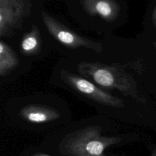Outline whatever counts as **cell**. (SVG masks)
Wrapping results in <instances>:
<instances>
[{
	"label": "cell",
	"instance_id": "30bf717a",
	"mask_svg": "<svg viewBox=\"0 0 156 156\" xmlns=\"http://www.w3.org/2000/svg\"><path fill=\"white\" fill-rule=\"evenodd\" d=\"M18 0H0V13L14 5Z\"/></svg>",
	"mask_w": 156,
	"mask_h": 156
},
{
	"label": "cell",
	"instance_id": "7a4b0ae2",
	"mask_svg": "<svg viewBox=\"0 0 156 156\" xmlns=\"http://www.w3.org/2000/svg\"><path fill=\"white\" fill-rule=\"evenodd\" d=\"M77 71L82 77L102 90H117L125 96L135 99L138 97L134 79L122 68L115 65L81 62L77 65Z\"/></svg>",
	"mask_w": 156,
	"mask_h": 156
},
{
	"label": "cell",
	"instance_id": "4fadbf2b",
	"mask_svg": "<svg viewBox=\"0 0 156 156\" xmlns=\"http://www.w3.org/2000/svg\"><path fill=\"white\" fill-rule=\"evenodd\" d=\"M151 156H156V148L152 151Z\"/></svg>",
	"mask_w": 156,
	"mask_h": 156
},
{
	"label": "cell",
	"instance_id": "9c48e42d",
	"mask_svg": "<svg viewBox=\"0 0 156 156\" xmlns=\"http://www.w3.org/2000/svg\"><path fill=\"white\" fill-rule=\"evenodd\" d=\"M19 65V59L15 51L7 44L0 41V76L11 73Z\"/></svg>",
	"mask_w": 156,
	"mask_h": 156
},
{
	"label": "cell",
	"instance_id": "5b68a950",
	"mask_svg": "<svg viewBox=\"0 0 156 156\" xmlns=\"http://www.w3.org/2000/svg\"><path fill=\"white\" fill-rule=\"evenodd\" d=\"M32 3L28 0H18L12 7L0 13V37H9L20 29L24 19L31 13Z\"/></svg>",
	"mask_w": 156,
	"mask_h": 156
},
{
	"label": "cell",
	"instance_id": "277c9868",
	"mask_svg": "<svg viewBox=\"0 0 156 156\" xmlns=\"http://www.w3.org/2000/svg\"><path fill=\"white\" fill-rule=\"evenodd\" d=\"M41 18L51 35L65 46L72 49L85 48L97 53L102 52V46L101 43L94 42L76 33L48 13L42 11Z\"/></svg>",
	"mask_w": 156,
	"mask_h": 156
},
{
	"label": "cell",
	"instance_id": "5bb4252c",
	"mask_svg": "<svg viewBox=\"0 0 156 156\" xmlns=\"http://www.w3.org/2000/svg\"><path fill=\"white\" fill-rule=\"evenodd\" d=\"M153 45H154V46L155 47V49H156V41H155V42L153 43Z\"/></svg>",
	"mask_w": 156,
	"mask_h": 156
},
{
	"label": "cell",
	"instance_id": "6da1fadb",
	"mask_svg": "<svg viewBox=\"0 0 156 156\" xmlns=\"http://www.w3.org/2000/svg\"><path fill=\"white\" fill-rule=\"evenodd\" d=\"M99 126H88L66 134L60 142L58 150L65 156H106L105 150L118 144L121 138L101 135Z\"/></svg>",
	"mask_w": 156,
	"mask_h": 156
},
{
	"label": "cell",
	"instance_id": "ba28073f",
	"mask_svg": "<svg viewBox=\"0 0 156 156\" xmlns=\"http://www.w3.org/2000/svg\"><path fill=\"white\" fill-rule=\"evenodd\" d=\"M42 41L38 27L33 24L30 31L26 32L21 38V53L26 56L37 54L41 50Z\"/></svg>",
	"mask_w": 156,
	"mask_h": 156
},
{
	"label": "cell",
	"instance_id": "7c38bea8",
	"mask_svg": "<svg viewBox=\"0 0 156 156\" xmlns=\"http://www.w3.org/2000/svg\"><path fill=\"white\" fill-rule=\"evenodd\" d=\"M32 156H50V155L44 153H41V152H37V153H35L34 155H32Z\"/></svg>",
	"mask_w": 156,
	"mask_h": 156
},
{
	"label": "cell",
	"instance_id": "8992f818",
	"mask_svg": "<svg viewBox=\"0 0 156 156\" xmlns=\"http://www.w3.org/2000/svg\"><path fill=\"white\" fill-rule=\"evenodd\" d=\"M80 2L88 15L99 16L108 22L115 21L119 14V4L113 0H83Z\"/></svg>",
	"mask_w": 156,
	"mask_h": 156
},
{
	"label": "cell",
	"instance_id": "3957f363",
	"mask_svg": "<svg viewBox=\"0 0 156 156\" xmlns=\"http://www.w3.org/2000/svg\"><path fill=\"white\" fill-rule=\"evenodd\" d=\"M60 79L72 89L97 103L115 108H122L125 105L122 99L105 91L81 76L65 69L60 71Z\"/></svg>",
	"mask_w": 156,
	"mask_h": 156
},
{
	"label": "cell",
	"instance_id": "52a82bcc",
	"mask_svg": "<svg viewBox=\"0 0 156 156\" xmlns=\"http://www.w3.org/2000/svg\"><path fill=\"white\" fill-rule=\"evenodd\" d=\"M18 115L23 119L32 123H44L60 118V113L54 108L42 104H29L24 106Z\"/></svg>",
	"mask_w": 156,
	"mask_h": 156
},
{
	"label": "cell",
	"instance_id": "8fae6325",
	"mask_svg": "<svg viewBox=\"0 0 156 156\" xmlns=\"http://www.w3.org/2000/svg\"><path fill=\"white\" fill-rule=\"evenodd\" d=\"M152 22L153 24L155 26H156V9L154 10V13H153V16H152Z\"/></svg>",
	"mask_w": 156,
	"mask_h": 156
}]
</instances>
